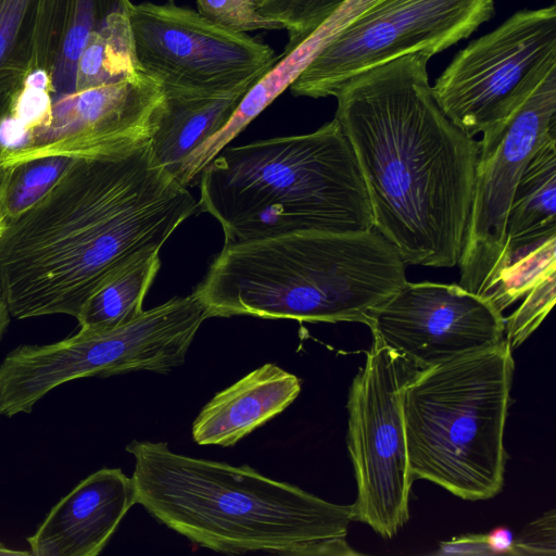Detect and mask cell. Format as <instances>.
Listing matches in <instances>:
<instances>
[{"label": "cell", "instance_id": "obj_1", "mask_svg": "<svg viewBox=\"0 0 556 556\" xmlns=\"http://www.w3.org/2000/svg\"><path fill=\"white\" fill-rule=\"evenodd\" d=\"M201 212L156 163L150 142L130 152L75 159L31 207L5 219L0 286L11 316L77 317L90 295Z\"/></svg>", "mask_w": 556, "mask_h": 556}, {"label": "cell", "instance_id": "obj_2", "mask_svg": "<svg viewBox=\"0 0 556 556\" xmlns=\"http://www.w3.org/2000/svg\"><path fill=\"white\" fill-rule=\"evenodd\" d=\"M430 56L410 53L345 81L334 118L362 173L374 229L406 265L458 264L479 141L453 124L429 84Z\"/></svg>", "mask_w": 556, "mask_h": 556}, {"label": "cell", "instance_id": "obj_3", "mask_svg": "<svg viewBox=\"0 0 556 556\" xmlns=\"http://www.w3.org/2000/svg\"><path fill=\"white\" fill-rule=\"evenodd\" d=\"M136 503L155 520L227 555L352 556L353 504L325 501L249 465L194 458L165 442L132 440Z\"/></svg>", "mask_w": 556, "mask_h": 556}, {"label": "cell", "instance_id": "obj_4", "mask_svg": "<svg viewBox=\"0 0 556 556\" xmlns=\"http://www.w3.org/2000/svg\"><path fill=\"white\" fill-rule=\"evenodd\" d=\"M405 266L375 229L292 231L225 243L193 293L207 318L368 325L407 281Z\"/></svg>", "mask_w": 556, "mask_h": 556}, {"label": "cell", "instance_id": "obj_5", "mask_svg": "<svg viewBox=\"0 0 556 556\" xmlns=\"http://www.w3.org/2000/svg\"><path fill=\"white\" fill-rule=\"evenodd\" d=\"M199 177L201 212L217 219L225 243L374 229L356 156L336 118L309 134L224 148Z\"/></svg>", "mask_w": 556, "mask_h": 556}, {"label": "cell", "instance_id": "obj_6", "mask_svg": "<svg viewBox=\"0 0 556 556\" xmlns=\"http://www.w3.org/2000/svg\"><path fill=\"white\" fill-rule=\"evenodd\" d=\"M514 370L513 350L504 339L414 372L401 402L414 479L431 481L467 501L500 493Z\"/></svg>", "mask_w": 556, "mask_h": 556}, {"label": "cell", "instance_id": "obj_7", "mask_svg": "<svg viewBox=\"0 0 556 556\" xmlns=\"http://www.w3.org/2000/svg\"><path fill=\"white\" fill-rule=\"evenodd\" d=\"M206 312L192 292L106 330H83L59 342L23 344L0 363V414L30 413L49 391L84 377L134 371L169 374L185 363Z\"/></svg>", "mask_w": 556, "mask_h": 556}, {"label": "cell", "instance_id": "obj_8", "mask_svg": "<svg viewBox=\"0 0 556 556\" xmlns=\"http://www.w3.org/2000/svg\"><path fill=\"white\" fill-rule=\"evenodd\" d=\"M163 99L161 84L142 72L51 98L26 87L20 122L0 139V167L46 156L130 152L150 142Z\"/></svg>", "mask_w": 556, "mask_h": 556}, {"label": "cell", "instance_id": "obj_9", "mask_svg": "<svg viewBox=\"0 0 556 556\" xmlns=\"http://www.w3.org/2000/svg\"><path fill=\"white\" fill-rule=\"evenodd\" d=\"M416 370L372 339L348 397V448L357 485L355 520L392 539L409 519L412 476L402 392Z\"/></svg>", "mask_w": 556, "mask_h": 556}, {"label": "cell", "instance_id": "obj_10", "mask_svg": "<svg viewBox=\"0 0 556 556\" xmlns=\"http://www.w3.org/2000/svg\"><path fill=\"white\" fill-rule=\"evenodd\" d=\"M495 12L494 0H374L343 27L289 87L314 99L353 76L406 54L430 58L468 38Z\"/></svg>", "mask_w": 556, "mask_h": 556}, {"label": "cell", "instance_id": "obj_11", "mask_svg": "<svg viewBox=\"0 0 556 556\" xmlns=\"http://www.w3.org/2000/svg\"><path fill=\"white\" fill-rule=\"evenodd\" d=\"M556 67V5L520 10L462 49L431 86L445 114L473 138Z\"/></svg>", "mask_w": 556, "mask_h": 556}, {"label": "cell", "instance_id": "obj_12", "mask_svg": "<svg viewBox=\"0 0 556 556\" xmlns=\"http://www.w3.org/2000/svg\"><path fill=\"white\" fill-rule=\"evenodd\" d=\"M556 127V67L479 141L472 199L458 261L460 286L483 296L500 271L516 186L546 134Z\"/></svg>", "mask_w": 556, "mask_h": 556}, {"label": "cell", "instance_id": "obj_13", "mask_svg": "<svg viewBox=\"0 0 556 556\" xmlns=\"http://www.w3.org/2000/svg\"><path fill=\"white\" fill-rule=\"evenodd\" d=\"M128 17L139 68L164 92L230 90L258 79L280 58L257 38L216 26L173 0L131 3Z\"/></svg>", "mask_w": 556, "mask_h": 556}, {"label": "cell", "instance_id": "obj_14", "mask_svg": "<svg viewBox=\"0 0 556 556\" xmlns=\"http://www.w3.org/2000/svg\"><path fill=\"white\" fill-rule=\"evenodd\" d=\"M372 339L415 370L431 368L504 340V316L460 285L408 282L369 313Z\"/></svg>", "mask_w": 556, "mask_h": 556}, {"label": "cell", "instance_id": "obj_15", "mask_svg": "<svg viewBox=\"0 0 556 556\" xmlns=\"http://www.w3.org/2000/svg\"><path fill=\"white\" fill-rule=\"evenodd\" d=\"M136 503L131 477L102 468L80 481L26 539L35 556H96Z\"/></svg>", "mask_w": 556, "mask_h": 556}, {"label": "cell", "instance_id": "obj_16", "mask_svg": "<svg viewBox=\"0 0 556 556\" xmlns=\"http://www.w3.org/2000/svg\"><path fill=\"white\" fill-rule=\"evenodd\" d=\"M301 392V380L265 364L216 393L192 424L199 445L232 446L283 412Z\"/></svg>", "mask_w": 556, "mask_h": 556}, {"label": "cell", "instance_id": "obj_17", "mask_svg": "<svg viewBox=\"0 0 556 556\" xmlns=\"http://www.w3.org/2000/svg\"><path fill=\"white\" fill-rule=\"evenodd\" d=\"M76 0H0V93L53 68Z\"/></svg>", "mask_w": 556, "mask_h": 556}, {"label": "cell", "instance_id": "obj_18", "mask_svg": "<svg viewBox=\"0 0 556 556\" xmlns=\"http://www.w3.org/2000/svg\"><path fill=\"white\" fill-rule=\"evenodd\" d=\"M256 80L216 93L164 92L150 140L156 163L176 178L185 160L228 122Z\"/></svg>", "mask_w": 556, "mask_h": 556}, {"label": "cell", "instance_id": "obj_19", "mask_svg": "<svg viewBox=\"0 0 556 556\" xmlns=\"http://www.w3.org/2000/svg\"><path fill=\"white\" fill-rule=\"evenodd\" d=\"M341 22L329 17L306 39L283 52L276 63L247 91L228 122L191 154L198 167L206 166L260 113L300 76L320 50L340 31Z\"/></svg>", "mask_w": 556, "mask_h": 556}, {"label": "cell", "instance_id": "obj_20", "mask_svg": "<svg viewBox=\"0 0 556 556\" xmlns=\"http://www.w3.org/2000/svg\"><path fill=\"white\" fill-rule=\"evenodd\" d=\"M555 198L556 127L546 134L516 186L506 220L502 267L511 250L556 235Z\"/></svg>", "mask_w": 556, "mask_h": 556}, {"label": "cell", "instance_id": "obj_21", "mask_svg": "<svg viewBox=\"0 0 556 556\" xmlns=\"http://www.w3.org/2000/svg\"><path fill=\"white\" fill-rule=\"evenodd\" d=\"M160 251L135 258L100 286L76 317L79 329L106 330L140 315L146 294L161 266Z\"/></svg>", "mask_w": 556, "mask_h": 556}, {"label": "cell", "instance_id": "obj_22", "mask_svg": "<svg viewBox=\"0 0 556 556\" xmlns=\"http://www.w3.org/2000/svg\"><path fill=\"white\" fill-rule=\"evenodd\" d=\"M139 72L128 13L114 12L90 34L72 91L117 83Z\"/></svg>", "mask_w": 556, "mask_h": 556}, {"label": "cell", "instance_id": "obj_23", "mask_svg": "<svg viewBox=\"0 0 556 556\" xmlns=\"http://www.w3.org/2000/svg\"><path fill=\"white\" fill-rule=\"evenodd\" d=\"M129 0H76L60 53L48 75L46 93L54 97L74 88L77 65L86 42L114 12L128 13Z\"/></svg>", "mask_w": 556, "mask_h": 556}, {"label": "cell", "instance_id": "obj_24", "mask_svg": "<svg viewBox=\"0 0 556 556\" xmlns=\"http://www.w3.org/2000/svg\"><path fill=\"white\" fill-rule=\"evenodd\" d=\"M553 269H556V235L508 252L483 298L503 313Z\"/></svg>", "mask_w": 556, "mask_h": 556}, {"label": "cell", "instance_id": "obj_25", "mask_svg": "<svg viewBox=\"0 0 556 556\" xmlns=\"http://www.w3.org/2000/svg\"><path fill=\"white\" fill-rule=\"evenodd\" d=\"M75 159L46 156L10 166L1 213L13 218L38 202L59 180Z\"/></svg>", "mask_w": 556, "mask_h": 556}, {"label": "cell", "instance_id": "obj_26", "mask_svg": "<svg viewBox=\"0 0 556 556\" xmlns=\"http://www.w3.org/2000/svg\"><path fill=\"white\" fill-rule=\"evenodd\" d=\"M350 0H255L258 13L288 33L291 50Z\"/></svg>", "mask_w": 556, "mask_h": 556}, {"label": "cell", "instance_id": "obj_27", "mask_svg": "<svg viewBox=\"0 0 556 556\" xmlns=\"http://www.w3.org/2000/svg\"><path fill=\"white\" fill-rule=\"evenodd\" d=\"M556 301V269L543 276L525 295L521 305L504 317V339L514 351L542 324Z\"/></svg>", "mask_w": 556, "mask_h": 556}, {"label": "cell", "instance_id": "obj_28", "mask_svg": "<svg viewBox=\"0 0 556 556\" xmlns=\"http://www.w3.org/2000/svg\"><path fill=\"white\" fill-rule=\"evenodd\" d=\"M198 12L208 22L235 33L258 29H281L280 25L263 17L255 0H195Z\"/></svg>", "mask_w": 556, "mask_h": 556}, {"label": "cell", "instance_id": "obj_29", "mask_svg": "<svg viewBox=\"0 0 556 556\" xmlns=\"http://www.w3.org/2000/svg\"><path fill=\"white\" fill-rule=\"evenodd\" d=\"M556 514L546 511L539 519L528 523L514 539V555H556Z\"/></svg>", "mask_w": 556, "mask_h": 556}, {"label": "cell", "instance_id": "obj_30", "mask_svg": "<svg viewBox=\"0 0 556 556\" xmlns=\"http://www.w3.org/2000/svg\"><path fill=\"white\" fill-rule=\"evenodd\" d=\"M438 554L493 555L486 534H468L441 543Z\"/></svg>", "mask_w": 556, "mask_h": 556}, {"label": "cell", "instance_id": "obj_31", "mask_svg": "<svg viewBox=\"0 0 556 556\" xmlns=\"http://www.w3.org/2000/svg\"><path fill=\"white\" fill-rule=\"evenodd\" d=\"M488 544L494 554H510L513 548V533L509 529L501 527L486 534Z\"/></svg>", "mask_w": 556, "mask_h": 556}, {"label": "cell", "instance_id": "obj_32", "mask_svg": "<svg viewBox=\"0 0 556 556\" xmlns=\"http://www.w3.org/2000/svg\"><path fill=\"white\" fill-rule=\"evenodd\" d=\"M14 92L0 93V121L8 113ZM10 167H0V211Z\"/></svg>", "mask_w": 556, "mask_h": 556}, {"label": "cell", "instance_id": "obj_33", "mask_svg": "<svg viewBox=\"0 0 556 556\" xmlns=\"http://www.w3.org/2000/svg\"><path fill=\"white\" fill-rule=\"evenodd\" d=\"M11 320L9 305L0 286V341L3 338Z\"/></svg>", "mask_w": 556, "mask_h": 556}, {"label": "cell", "instance_id": "obj_34", "mask_svg": "<svg viewBox=\"0 0 556 556\" xmlns=\"http://www.w3.org/2000/svg\"><path fill=\"white\" fill-rule=\"evenodd\" d=\"M31 555L30 552L27 551H16L7 547L4 544L0 543V556H26Z\"/></svg>", "mask_w": 556, "mask_h": 556}, {"label": "cell", "instance_id": "obj_35", "mask_svg": "<svg viewBox=\"0 0 556 556\" xmlns=\"http://www.w3.org/2000/svg\"><path fill=\"white\" fill-rule=\"evenodd\" d=\"M4 224H5V218L4 216L2 215L1 211H0V235L4 228Z\"/></svg>", "mask_w": 556, "mask_h": 556}]
</instances>
